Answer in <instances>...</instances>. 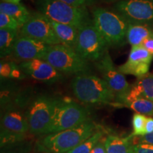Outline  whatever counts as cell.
I'll return each mask as SVG.
<instances>
[{
  "label": "cell",
  "instance_id": "obj_1",
  "mask_svg": "<svg viewBox=\"0 0 153 153\" xmlns=\"http://www.w3.org/2000/svg\"><path fill=\"white\" fill-rule=\"evenodd\" d=\"M97 126L89 119L80 126L43 135L35 143L34 151L43 153H66L95 133Z\"/></svg>",
  "mask_w": 153,
  "mask_h": 153
},
{
  "label": "cell",
  "instance_id": "obj_2",
  "mask_svg": "<svg viewBox=\"0 0 153 153\" xmlns=\"http://www.w3.org/2000/svg\"><path fill=\"white\" fill-rule=\"evenodd\" d=\"M72 92L76 99L87 105H111L116 94L102 77L83 73L76 74L71 82Z\"/></svg>",
  "mask_w": 153,
  "mask_h": 153
},
{
  "label": "cell",
  "instance_id": "obj_3",
  "mask_svg": "<svg viewBox=\"0 0 153 153\" xmlns=\"http://www.w3.org/2000/svg\"><path fill=\"white\" fill-rule=\"evenodd\" d=\"M93 22L108 46L119 47L125 43L129 23L120 14L97 8L93 11Z\"/></svg>",
  "mask_w": 153,
  "mask_h": 153
},
{
  "label": "cell",
  "instance_id": "obj_4",
  "mask_svg": "<svg viewBox=\"0 0 153 153\" xmlns=\"http://www.w3.org/2000/svg\"><path fill=\"white\" fill-rule=\"evenodd\" d=\"M36 8L51 20L78 28L90 20L85 6L77 7L59 0H37Z\"/></svg>",
  "mask_w": 153,
  "mask_h": 153
},
{
  "label": "cell",
  "instance_id": "obj_5",
  "mask_svg": "<svg viewBox=\"0 0 153 153\" xmlns=\"http://www.w3.org/2000/svg\"><path fill=\"white\" fill-rule=\"evenodd\" d=\"M60 99L42 94L31 99L26 110L29 133L31 135L35 136L46 135Z\"/></svg>",
  "mask_w": 153,
  "mask_h": 153
},
{
  "label": "cell",
  "instance_id": "obj_6",
  "mask_svg": "<svg viewBox=\"0 0 153 153\" xmlns=\"http://www.w3.org/2000/svg\"><path fill=\"white\" fill-rule=\"evenodd\" d=\"M43 60L62 73L79 74L91 71L89 61L80 56L73 48L62 43L50 45Z\"/></svg>",
  "mask_w": 153,
  "mask_h": 153
},
{
  "label": "cell",
  "instance_id": "obj_7",
  "mask_svg": "<svg viewBox=\"0 0 153 153\" xmlns=\"http://www.w3.org/2000/svg\"><path fill=\"white\" fill-rule=\"evenodd\" d=\"M89 110L70 99H60L46 133H57L80 126L89 120Z\"/></svg>",
  "mask_w": 153,
  "mask_h": 153
},
{
  "label": "cell",
  "instance_id": "obj_8",
  "mask_svg": "<svg viewBox=\"0 0 153 153\" xmlns=\"http://www.w3.org/2000/svg\"><path fill=\"white\" fill-rule=\"evenodd\" d=\"M106 42L94 24L89 20L79 28L75 51L87 61L97 62L108 51Z\"/></svg>",
  "mask_w": 153,
  "mask_h": 153
},
{
  "label": "cell",
  "instance_id": "obj_9",
  "mask_svg": "<svg viewBox=\"0 0 153 153\" xmlns=\"http://www.w3.org/2000/svg\"><path fill=\"white\" fill-rule=\"evenodd\" d=\"M95 66L101 77L116 94L115 102L122 100L131 90L132 85L127 82L124 74L115 67L108 51L100 60L95 62Z\"/></svg>",
  "mask_w": 153,
  "mask_h": 153
},
{
  "label": "cell",
  "instance_id": "obj_10",
  "mask_svg": "<svg viewBox=\"0 0 153 153\" xmlns=\"http://www.w3.org/2000/svg\"><path fill=\"white\" fill-rule=\"evenodd\" d=\"M19 33L20 35L34 38L48 45L61 43L49 19L38 11L31 14L30 19L21 27Z\"/></svg>",
  "mask_w": 153,
  "mask_h": 153
},
{
  "label": "cell",
  "instance_id": "obj_11",
  "mask_svg": "<svg viewBox=\"0 0 153 153\" xmlns=\"http://www.w3.org/2000/svg\"><path fill=\"white\" fill-rule=\"evenodd\" d=\"M115 8L128 23L146 24L153 22V0H121Z\"/></svg>",
  "mask_w": 153,
  "mask_h": 153
},
{
  "label": "cell",
  "instance_id": "obj_12",
  "mask_svg": "<svg viewBox=\"0 0 153 153\" xmlns=\"http://www.w3.org/2000/svg\"><path fill=\"white\" fill-rule=\"evenodd\" d=\"M19 68L26 75L46 84H53L63 79L62 72L43 59H32L23 61Z\"/></svg>",
  "mask_w": 153,
  "mask_h": 153
},
{
  "label": "cell",
  "instance_id": "obj_13",
  "mask_svg": "<svg viewBox=\"0 0 153 153\" xmlns=\"http://www.w3.org/2000/svg\"><path fill=\"white\" fill-rule=\"evenodd\" d=\"M152 59L153 55L143 45L132 46L127 61L118 69L123 74L140 77L148 73Z\"/></svg>",
  "mask_w": 153,
  "mask_h": 153
},
{
  "label": "cell",
  "instance_id": "obj_14",
  "mask_svg": "<svg viewBox=\"0 0 153 153\" xmlns=\"http://www.w3.org/2000/svg\"><path fill=\"white\" fill-rule=\"evenodd\" d=\"M26 110L13 103L1 109V131L21 134L28 133L29 124Z\"/></svg>",
  "mask_w": 153,
  "mask_h": 153
},
{
  "label": "cell",
  "instance_id": "obj_15",
  "mask_svg": "<svg viewBox=\"0 0 153 153\" xmlns=\"http://www.w3.org/2000/svg\"><path fill=\"white\" fill-rule=\"evenodd\" d=\"M50 45L28 36L19 35L15 43L12 54L20 60L43 59Z\"/></svg>",
  "mask_w": 153,
  "mask_h": 153
},
{
  "label": "cell",
  "instance_id": "obj_16",
  "mask_svg": "<svg viewBox=\"0 0 153 153\" xmlns=\"http://www.w3.org/2000/svg\"><path fill=\"white\" fill-rule=\"evenodd\" d=\"M140 98L153 101V73L148 72L145 75L137 77L128 94L122 100L113 103L111 106L118 108L125 107L128 103Z\"/></svg>",
  "mask_w": 153,
  "mask_h": 153
},
{
  "label": "cell",
  "instance_id": "obj_17",
  "mask_svg": "<svg viewBox=\"0 0 153 153\" xmlns=\"http://www.w3.org/2000/svg\"><path fill=\"white\" fill-rule=\"evenodd\" d=\"M49 20L60 43L74 48L77 41L79 28L72 25L56 22L50 19Z\"/></svg>",
  "mask_w": 153,
  "mask_h": 153
},
{
  "label": "cell",
  "instance_id": "obj_18",
  "mask_svg": "<svg viewBox=\"0 0 153 153\" xmlns=\"http://www.w3.org/2000/svg\"><path fill=\"white\" fill-rule=\"evenodd\" d=\"M107 153H135L132 136L122 137L109 135L104 140Z\"/></svg>",
  "mask_w": 153,
  "mask_h": 153
},
{
  "label": "cell",
  "instance_id": "obj_19",
  "mask_svg": "<svg viewBox=\"0 0 153 153\" xmlns=\"http://www.w3.org/2000/svg\"><path fill=\"white\" fill-rule=\"evenodd\" d=\"M0 12L6 13L13 17L21 27L30 19L32 14L22 4L8 2L4 0H1L0 3Z\"/></svg>",
  "mask_w": 153,
  "mask_h": 153
},
{
  "label": "cell",
  "instance_id": "obj_20",
  "mask_svg": "<svg viewBox=\"0 0 153 153\" xmlns=\"http://www.w3.org/2000/svg\"><path fill=\"white\" fill-rule=\"evenodd\" d=\"M153 35V31L148 25L129 23L126 33V40L132 46L142 45L146 38Z\"/></svg>",
  "mask_w": 153,
  "mask_h": 153
},
{
  "label": "cell",
  "instance_id": "obj_21",
  "mask_svg": "<svg viewBox=\"0 0 153 153\" xmlns=\"http://www.w3.org/2000/svg\"><path fill=\"white\" fill-rule=\"evenodd\" d=\"M19 30L0 28V55L1 57L12 54L18 38Z\"/></svg>",
  "mask_w": 153,
  "mask_h": 153
},
{
  "label": "cell",
  "instance_id": "obj_22",
  "mask_svg": "<svg viewBox=\"0 0 153 153\" xmlns=\"http://www.w3.org/2000/svg\"><path fill=\"white\" fill-rule=\"evenodd\" d=\"M19 93V88L9 78H1V109L11 104Z\"/></svg>",
  "mask_w": 153,
  "mask_h": 153
},
{
  "label": "cell",
  "instance_id": "obj_23",
  "mask_svg": "<svg viewBox=\"0 0 153 153\" xmlns=\"http://www.w3.org/2000/svg\"><path fill=\"white\" fill-rule=\"evenodd\" d=\"M34 146L33 140L27 138L1 147L0 153H31L34 150Z\"/></svg>",
  "mask_w": 153,
  "mask_h": 153
},
{
  "label": "cell",
  "instance_id": "obj_24",
  "mask_svg": "<svg viewBox=\"0 0 153 153\" xmlns=\"http://www.w3.org/2000/svg\"><path fill=\"white\" fill-rule=\"evenodd\" d=\"M103 135L104 133L102 131L95 132L92 135L66 153H90L96 144L102 139Z\"/></svg>",
  "mask_w": 153,
  "mask_h": 153
},
{
  "label": "cell",
  "instance_id": "obj_25",
  "mask_svg": "<svg viewBox=\"0 0 153 153\" xmlns=\"http://www.w3.org/2000/svg\"><path fill=\"white\" fill-rule=\"evenodd\" d=\"M125 107L131 108L135 113L153 116V101L145 98H140L126 104Z\"/></svg>",
  "mask_w": 153,
  "mask_h": 153
},
{
  "label": "cell",
  "instance_id": "obj_26",
  "mask_svg": "<svg viewBox=\"0 0 153 153\" xmlns=\"http://www.w3.org/2000/svg\"><path fill=\"white\" fill-rule=\"evenodd\" d=\"M147 118L148 117L144 114H138V113L134 114L132 119V126H133L132 136L145 135Z\"/></svg>",
  "mask_w": 153,
  "mask_h": 153
},
{
  "label": "cell",
  "instance_id": "obj_27",
  "mask_svg": "<svg viewBox=\"0 0 153 153\" xmlns=\"http://www.w3.org/2000/svg\"><path fill=\"white\" fill-rule=\"evenodd\" d=\"M27 138H28L27 137V133H14L1 131V133H0V147H3L4 145L19 142L21 140H24Z\"/></svg>",
  "mask_w": 153,
  "mask_h": 153
},
{
  "label": "cell",
  "instance_id": "obj_28",
  "mask_svg": "<svg viewBox=\"0 0 153 153\" xmlns=\"http://www.w3.org/2000/svg\"><path fill=\"white\" fill-rule=\"evenodd\" d=\"M0 28L20 30L21 26L15 19L4 12H0Z\"/></svg>",
  "mask_w": 153,
  "mask_h": 153
},
{
  "label": "cell",
  "instance_id": "obj_29",
  "mask_svg": "<svg viewBox=\"0 0 153 153\" xmlns=\"http://www.w3.org/2000/svg\"><path fill=\"white\" fill-rule=\"evenodd\" d=\"M132 141H133V143L134 145H137V144L153 145V132L150 133L145 134V135H143L132 136Z\"/></svg>",
  "mask_w": 153,
  "mask_h": 153
},
{
  "label": "cell",
  "instance_id": "obj_30",
  "mask_svg": "<svg viewBox=\"0 0 153 153\" xmlns=\"http://www.w3.org/2000/svg\"><path fill=\"white\" fill-rule=\"evenodd\" d=\"M11 71V62H2L0 64V75L1 78H9Z\"/></svg>",
  "mask_w": 153,
  "mask_h": 153
},
{
  "label": "cell",
  "instance_id": "obj_31",
  "mask_svg": "<svg viewBox=\"0 0 153 153\" xmlns=\"http://www.w3.org/2000/svg\"><path fill=\"white\" fill-rule=\"evenodd\" d=\"M135 153H153V145L137 144L134 146Z\"/></svg>",
  "mask_w": 153,
  "mask_h": 153
},
{
  "label": "cell",
  "instance_id": "obj_32",
  "mask_svg": "<svg viewBox=\"0 0 153 153\" xmlns=\"http://www.w3.org/2000/svg\"><path fill=\"white\" fill-rule=\"evenodd\" d=\"M59 1H64V2L70 4L77 6V7H80V6H87L91 5L95 2L96 0H59Z\"/></svg>",
  "mask_w": 153,
  "mask_h": 153
},
{
  "label": "cell",
  "instance_id": "obj_33",
  "mask_svg": "<svg viewBox=\"0 0 153 153\" xmlns=\"http://www.w3.org/2000/svg\"><path fill=\"white\" fill-rule=\"evenodd\" d=\"M101 140L96 144L90 153H107L104 140L101 141Z\"/></svg>",
  "mask_w": 153,
  "mask_h": 153
},
{
  "label": "cell",
  "instance_id": "obj_34",
  "mask_svg": "<svg viewBox=\"0 0 153 153\" xmlns=\"http://www.w3.org/2000/svg\"><path fill=\"white\" fill-rule=\"evenodd\" d=\"M142 45L149 53H150L153 55V35L150 36L148 38H146L143 41Z\"/></svg>",
  "mask_w": 153,
  "mask_h": 153
},
{
  "label": "cell",
  "instance_id": "obj_35",
  "mask_svg": "<svg viewBox=\"0 0 153 153\" xmlns=\"http://www.w3.org/2000/svg\"><path fill=\"white\" fill-rule=\"evenodd\" d=\"M153 132V118L151 116L147 118L146 125H145V134Z\"/></svg>",
  "mask_w": 153,
  "mask_h": 153
},
{
  "label": "cell",
  "instance_id": "obj_36",
  "mask_svg": "<svg viewBox=\"0 0 153 153\" xmlns=\"http://www.w3.org/2000/svg\"><path fill=\"white\" fill-rule=\"evenodd\" d=\"M6 1H8V2L11 3H20L22 0H4Z\"/></svg>",
  "mask_w": 153,
  "mask_h": 153
},
{
  "label": "cell",
  "instance_id": "obj_37",
  "mask_svg": "<svg viewBox=\"0 0 153 153\" xmlns=\"http://www.w3.org/2000/svg\"><path fill=\"white\" fill-rule=\"evenodd\" d=\"M31 153H43V152H36V151H34L33 152H31Z\"/></svg>",
  "mask_w": 153,
  "mask_h": 153
}]
</instances>
